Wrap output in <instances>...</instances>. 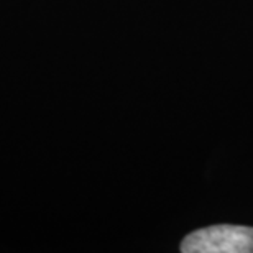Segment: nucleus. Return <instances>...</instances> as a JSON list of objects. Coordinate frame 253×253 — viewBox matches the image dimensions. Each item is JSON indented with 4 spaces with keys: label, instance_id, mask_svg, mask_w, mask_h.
Listing matches in <instances>:
<instances>
[{
    "label": "nucleus",
    "instance_id": "1",
    "mask_svg": "<svg viewBox=\"0 0 253 253\" xmlns=\"http://www.w3.org/2000/svg\"><path fill=\"white\" fill-rule=\"evenodd\" d=\"M183 253H253V227L212 225L189 234Z\"/></svg>",
    "mask_w": 253,
    "mask_h": 253
}]
</instances>
